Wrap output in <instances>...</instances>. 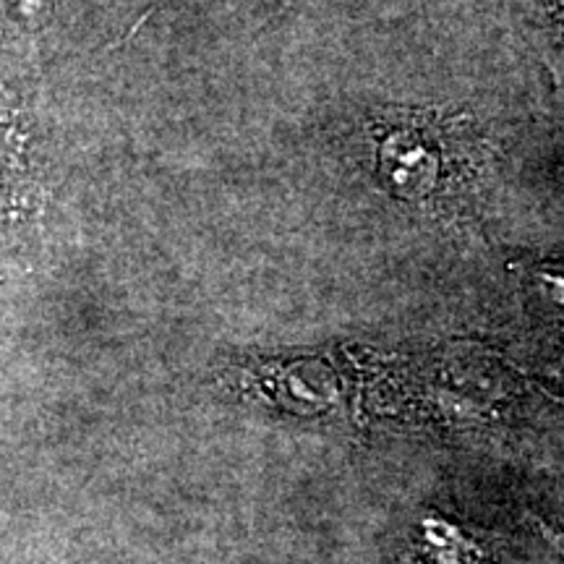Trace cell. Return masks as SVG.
<instances>
[{
    "mask_svg": "<svg viewBox=\"0 0 564 564\" xmlns=\"http://www.w3.org/2000/svg\"><path fill=\"white\" fill-rule=\"evenodd\" d=\"M419 546L432 564H481V549L468 533L447 523L444 518H423L419 528Z\"/></svg>",
    "mask_w": 564,
    "mask_h": 564,
    "instance_id": "obj_1",
    "label": "cell"
}]
</instances>
